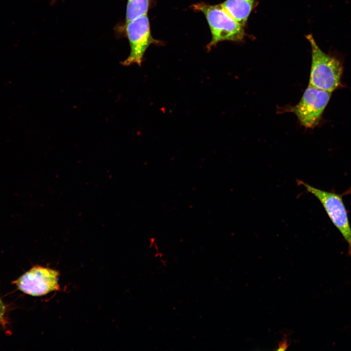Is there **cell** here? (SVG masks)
Returning a JSON list of instances; mask_svg holds the SVG:
<instances>
[{
    "label": "cell",
    "instance_id": "6da1fadb",
    "mask_svg": "<svg viewBox=\"0 0 351 351\" xmlns=\"http://www.w3.org/2000/svg\"><path fill=\"white\" fill-rule=\"evenodd\" d=\"M312 49V64L309 85L332 92L341 83L343 64L338 58L324 52L317 45L312 35L306 36Z\"/></svg>",
    "mask_w": 351,
    "mask_h": 351
},
{
    "label": "cell",
    "instance_id": "7a4b0ae2",
    "mask_svg": "<svg viewBox=\"0 0 351 351\" xmlns=\"http://www.w3.org/2000/svg\"><path fill=\"white\" fill-rule=\"evenodd\" d=\"M206 17L212 35L208 48H212L223 41H241L245 36L243 26L239 24L222 6L201 3L194 5Z\"/></svg>",
    "mask_w": 351,
    "mask_h": 351
},
{
    "label": "cell",
    "instance_id": "3957f363",
    "mask_svg": "<svg viewBox=\"0 0 351 351\" xmlns=\"http://www.w3.org/2000/svg\"><path fill=\"white\" fill-rule=\"evenodd\" d=\"M299 183L320 201L332 223L348 243L351 254V226L343 200L344 194L322 190L300 180Z\"/></svg>",
    "mask_w": 351,
    "mask_h": 351
},
{
    "label": "cell",
    "instance_id": "277c9868",
    "mask_svg": "<svg viewBox=\"0 0 351 351\" xmlns=\"http://www.w3.org/2000/svg\"><path fill=\"white\" fill-rule=\"evenodd\" d=\"M331 96V92L308 85L299 102L287 109L296 116L302 125L312 128L319 123Z\"/></svg>",
    "mask_w": 351,
    "mask_h": 351
},
{
    "label": "cell",
    "instance_id": "5b68a950",
    "mask_svg": "<svg viewBox=\"0 0 351 351\" xmlns=\"http://www.w3.org/2000/svg\"><path fill=\"white\" fill-rule=\"evenodd\" d=\"M58 271L40 265L33 267L14 281L18 288L27 294L40 296L60 290Z\"/></svg>",
    "mask_w": 351,
    "mask_h": 351
},
{
    "label": "cell",
    "instance_id": "8992f818",
    "mask_svg": "<svg viewBox=\"0 0 351 351\" xmlns=\"http://www.w3.org/2000/svg\"><path fill=\"white\" fill-rule=\"evenodd\" d=\"M126 32L131 50L128 57L121 64L127 66L137 64L141 66L145 51L151 44L156 42L151 34L147 14L126 22Z\"/></svg>",
    "mask_w": 351,
    "mask_h": 351
},
{
    "label": "cell",
    "instance_id": "52a82bcc",
    "mask_svg": "<svg viewBox=\"0 0 351 351\" xmlns=\"http://www.w3.org/2000/svg\"><path fill=\"white\" fill-rule=\"evenodd\" d=\"M255 0H226L221 5L242 26L245 27Z\"/></svg>",
    "mask_w": 351,
    "mask_h": 351
},
{
    "label": "cell",
    "instance_id": "ba28073f",
    "mask_svg": "<svg viewBox=\"0 0 351 351\" xmlns=\"http://www.w3.org/2000/svg\"><path fill=\"white\" fill-rule=\"evenodd\" d=\"M149 0H128L126 7V21H130L135 18L147 14Z\"/></svg>",
    "mask_w": 351,
    "mask_h": 351
},
{
    "label": "cell",
    "instance_id": "9c48e42d",
    "mask_svg": "<svg viewBox=\"0 0 351 351\" xmlns=\"http://www.w3.org/2000/svg\"><path fill=\"white\" fill-rule=\"evenodd\" d=\"M5 312V305L0 298V323H3L4 322Z\"/></svg>",
    "mask_w": 351,
    "mask_h": 351
},
{
    "label": "cell",
    "instance_id": "30bf717a",
    "mask_svg": "<svg viewBox=\"0 0 351 351\" xmlns=\"http://www.w3.org/2000/svg\"><path fill=\"white\" fill-rule=\"evenodd\" d=\"M288 346V343L287 341L286 340H284L283 341L281 342V343L279 344V349L277 350L278 351L285 350L287 349Z\"/></svg>",
    "mask_w": 351,
    "mask_h": 351
}]
</instances>
